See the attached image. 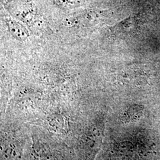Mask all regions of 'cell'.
<instances>
[{"instance_id": "1", "label": "cell", "mask_w": 160, "mask_h": 160, "mask_svg": "<svg viewBox=\"0 0 160 160\" xmlns=\"http://www.w3.org/2000/svg\"><path fill=\"white\" fill-rule=\"evenodd\" d=\"M143 113V108L141 106H131L124 111L123 120L126 122H136L142 118Z\"/></svg>"}]
</instances>
